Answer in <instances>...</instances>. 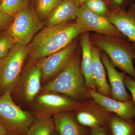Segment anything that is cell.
I'll use <instances>...</instances> for the list:
<instances>
[{"instance_id": "obj_35", "label": "cell", "mask_w": 135, "mask_h": 135, "mask_svg": "<svg viewBox=\"0 0 135 135\" xmlns=\"http://www.w3.org/2000/svg\"><path fill=\"white\" fill-rule=\"evenodd\" d=\"M89 135V134H88V135Z\"/></svg>"}, {"instance_id": "obj_22", "label": "cell", "mask_w": 135, "mask_h": 135, "mask_svg": "<svg viewBox=\"0 0 135 135\" xmlns=\"http://www.w3.org/2000/svg\"><path fill=\"white\" fill-rule=\"evenodd\" d=\"M31 0H2L0 9L8 15L14 16L29 6Z\"/></svg>"}, {"instance_id": "obj_3", "label": "cell", "mask_w": 135, "mask_h": 135, "mask_svg": "<svg viewBox=\"0 0 135 135\" xmlns=\"http://www.w3.org/2000/svg\"><path fill=\"white\" fill-rule=\"evenodd\" d=\"M93 46L103 51L115 67L130 75L135 80V46L127 39L97 33H90Z\"/></svg>"}, {"instance_id": "obj_6", "label": "cell", "mask_w": 135, "mask_h": 135, "mask_svg": "<svg viewBox=\"0 0 135 135\" xmlns=\"http://www.w3.org/2000/svg\"><path fill=\"white\" fill-rule=\"evenodd\" d=\"M32 103V113L37 117H53L75 110L81 103L64 94L55 92L39 94Z\"/></svg>"}, {"instance_id": "obj_26", "label": "cell", "mask_w": 135, "mask_h": 135, "mask_svg": "<svg viewBox=\"0 0 135 135\" xmlns=\"http://www.w3.org/2000/svg\"><path fill=\"white\" fill-rule=\"evenodd\" d=\"M14 18V16L8 15L0 9V32L9 29Z\"/></svg>"}, {"instance_id": "obj_28", "label": "cell", "mask_w": 135, "mask_h": 135, "mask_svg": "<svg viewBox=\"0 0 135 135\" xmlns=\"http://www.w3.org/2000/svg\"><path fill=\"white\" fill-rule=\"evenodd\" d=\"M89 135H111L107 126H99L90 129Z\"/></svg>"}, {"instance_id": "obj_31", "label": "cell", "mask_w": 135, "mask_h": 135, "mask_svg": "<svg viewBox=\"0 0 135 135\" xmlns=\"http://www.w3.org/2000/svg\"><path fill=\"white\" fill-rule=\"evenodd\" d=\"M52 135H59V133L55 130L54 131V132H53Z\"/></svg>"}, {"instance_id": "obj_29", "label": "cell", "mask_w": 135, "mask_h": 135, "mask_svg": "<svg viewBox=\"0 0 135 135\" xmlns=\"http://www.w3.org/2000/svg\"><path fill=\"white\" fill-rule=\"evenodd\" d=\"M0 135H7L5 128L0 123Z\"/></svg>"}, {"instance_id": "obj_1", "label": "cell", "mask_w": 135, "mask_h": 135, "mask_svg": "<svg viewBox=\"0 0 135 135\" xmlns=\"http://www.w3.org/2000/svg\"><path fill=\"white\" fill-rule=\"evenodd\" d=\"M85 32L76 21L45 27L29 44L28 63L35 62L61 50Z\"/></svg>"}, {"instance_id": "obj_19", "label": "cell", "mask_w": 135, "mask_h": 135, "mask_svg": "<svg viewBox=\"0 0 135 135\" xmlns=\"http://www.w3.org/2000/svg\"><path fill=\"white\" fill-rule=\"evenodd\" d=\"M107 126L111 135H135V119H125L113 114Z\"/></svg>"}, {"instance_id": "obj_27", "label": "cell", "mask_w": 135, "mask_h": 135, "mask_svg": "<svg viewBox=\"0 0 135 135\" xmlns=\"http://www.w3.org/2000/svg\"><path fill=\"white\" fill-rule=\"evenodd\" d=\"M124 84L126 88L131 93L135 107V80L130 75H126L124 79Z\"/></svg>"}, {"instance_id": "obj_13", "label": "cell", "mask_w": 135, "mask_h": 135, "mask_svg": "<svg viewBox=\"0 0 135 135\" xmlns=\"http://www.w3.org/2000/svg\"><path fill=\"white\" fill-rule=\"evenodd\" d=\"M107 18L129 41L135 43V3L126 10L109 11Z\"/></svg>"}, {"instance_id": "obj_8", "label": "cell", "mask_w": 135, "mask_h": 135, "mask_svg": "<svg viewBox=\"0 0 135 135\" xmlns=\"http://www.w3.org/2000/svg\"><path fill=\"white\" fill-rule=\"evenodd\" d=\"M80 41V36L61 50L34 63L41 70L42 82L50 81L65 68L75 55Z\"/></svg>"}, {"instance_id": "obj_21", "label": "cell", "mask_w": 135, "mask_h": 135, "mask_svg": "<svg viewBox=\"0 0 135 135\" xmlns=\"http://www.w3.org/2000/svg\"><path fill=\"white\" fill-rule=\"evenodd\" d=\"M62 0H35V11L41 21L46 20Z\"/></svg>"}, {"instance_id": "obj_17", "label": "cell", "mask_w": 135, "mask_h": 135, "mask_svg": "<svg viewBox=\"0 0 135 135\" xmlns=\"http://www.w3.org/2000/svg\"><path fill=\"white\" fill-rule=\"evenodd\" d=\"M80 44L81 49V65L86 85L89 91H96L92 75V44L89 32H84L80 36Z\"/></svg>"}, {"instance_id": "obj_11", "label": "cell", "mask_w": 135, "mask_h": 135, "mask_svg": "<svg viewBox=\"0 0 135 135\" xmlns=\"http://www.w3.org/2000/svg\"><path fill=\"white\" fill-rule=\"evenodd\" d=\"M42 74L35 63L24 66L14 92L27 103H32L41 90Z\"/></svg>"}, {"instance_id": "obj_18", "label": "cell", "mask_w": 135, "mask_h": 135, "mask_svg": "<svg viewBox=\"0 0 135 135\" xmlns=\"http://www.w3.org/2000/svg\"><path fill=\"white\" fill-rule=\"evenodd\" d=\"M100 51L92 45V75L96 91L101 95L110 97V87L107 79L104 66L101 61Z\"/></svg>"}, {"instance_id": "obj_4", "label": "cell", "mask_w": 135, "mask_h": 135, "mask_svg": "<svg viewBox=\"0 0 135 135\" xmlns=\"http://www.w3.org/2000/svg\"><path fill=\"white\" fill-rule=\"evenodd\" d=\"M11 93L5 92L0 97V123L7 135H26L36 117L32 112L23 110L16 104Z\"/></svg>"}, {"instance_id": "obj_15", "label": "cell", "mask_w": 135, "mask_h": 135, "mask_svg": "<svg viewBox=\"0 0 135 135\" xmlns=\"http://www.w3.org/2000/svg\"><path fill=\"white\" fill-rule=\"evenodd\" d=\"M79 6L75 0H62L45 20L44 24L46 27L75 20Z\"/></svg>"}, {"instance_id": "obj_7", "label": "cell", "mask_w": 135, "mask_h": 135, "mask_svg": "<svg viewBox=\"0 0 135 135\" xmlns=\"http://www.w3.org/2000/svg\"><path fill=\"white\" fill-rule=\"evenodd\" d=\"M14 16L9 30L16 43L27 46L42 29L44 23L39 19L34 9L30 5Z\"/></svg>"}, {"instance_id": "obj_14", "label": "cell", "mask_w": 135, "mask_h": 135, "mask_svg": "<svg viewBox=\"0 0 135 135\" xmlns=\"http://www.w3.org/2000/svg\"><path fill=\"white\" fill-rule=\"evenodd\" d=\"M89 92L93 100L107 110L122 119H135V107L133 100L119 101L101 95L95 90Z\"/></svg>"}, {"instance_id": "obj_33", "label": "cell", "mask_w": 135, "mask_h": 135, "mask_svg": "<svg viewBox=\"0 0 135 135\" xmlns=\"http://www.w3.org/2000/svg\"><path fill=\"white\" fill-rule=\"evenodd\" d=\"M134 44L135 46V43H134ZM134 63L135 64V58L134 59Z\"/></svg>"}, {"instance_id": "obj_25", "label": "cell", "mask_w": 135, "mask_h": 135, "mask_svg": "<svg viewBox=\"0 0 135 135\" xmlns=\"http://www.w3.org/2000/svg\"><path fill=\"white\" fill-rule=\"evenodd\" d=\"M105 2L110 11L126 10L134 3V0H106Z\"/></svg>"}, {"instance_id": "obj_24", "label": "cell", "mask_w": 135, "mask_h": 135, "mask_svg": "<svg viewBox=\"0 0 135 135\" xmlns=\"http://www.w3.org/2000/svg\"><path fill=\"white\" fill-rule=\"evenodd\" d=\"M82 5L90 11L101 16L107 17L109 14L108 6L104 0H89Z\"/></svg>"}, {"instance_id": "obj_5", "label": "cell", "mask_w": 135, "mask_h": 135, "mask_svg": "<svg viewBox=\"0 0 135 135\" xmlns=\"http://www.w3.org/2000/svg\"><path fill=\"white\" fill-rule=\"evenodd\" d=\"M29 53V45L15 44L7 55L0 61V91L14 92Z\"/></svg>"}, {"instance_id": "obj_16", "label": "cell", "mask_w": 135, "mask_h": 135, "mask_svg": "<svg viewBox=\"0 0 135 135\" xmlns=\"http://www.w3.org/2000/svg\"><path fill=\"white\" fill-rule=\"evenodd\" d=\"M55 129L59 135H87L89 128L78 123L72 112H66L53 116Z\"/></svg>"}, {"instance_id": "obj_20", "label": "cell", "mask_w": 135, "mask_h": 135, "mask_svg": "<svg viewBox=\"0 0 135 135\" xmlns=\"http://www.w3.org/2000/svg\"><path fill=\"white\" fill-rule=\"evenodd\" d=\"M55 129L52 117H37L26 135H52Z\"/></svg>"}, {"instance_id": "obj_30", "label": "cell", "mask_w": 135, "mask_h": 135, "mask_svg": "<svg viewBox=\"0 0 135 135\" xmlns=\"http://www.w3.org/2000/svg\"><path fill=\"white\" fill-rule=\"evenodd\" d=\"M75 1H76L77 4L80 6L89 0H75Z\"/></svg>"}, {"instance_id": "obj_32", "label": "cell", "mask_w": 135, "mask_h": 135, "mask_svg": "<svg viewBox=\"0 0 135 135\" xmlns=\"http://www.w3.org/2000/svg\"><path fill=\"white\" fill-rule=\"evenodd\" d=\"M2 0H0V5H1V3L2 2Z\"/></svg>"}, {"instance_id": "obj_9", "label": "cell", "mask_w": 135, "mask_h": 135, "mask_svg": "<svg viewBox=\"0 0 135 135\" xmlns=\"http://www.w3.org/2000/svg\"><path fill=\"white\" fill-rule=\"evenodd\" d=\"M75 21L82 26L86 32L90 31L101 34L127 39L110 22L107 17L95 14L83 5L79 6Z\"/></svg>"}, {"instance_id": "obj_23", "label": "cell", "mask_w": 135, "mask_h": 135, "mask_svg": "<svg viewBox=\"0 0 135 135\" xmlns=\"http://www.w3.org/2000/svg\"><path fill=\"white\" fill-rule=\"evenodd\" d=\"M16 43L9 29L0 32V61L7 55Z\"/></svg>"}, {"instance_id": "obj_12", "label": "cell", "mask_w": 135, "mask_h": 135, "mask_svg": "<svg viewBox=\"0 0 135 135\" xmlns=\"http://www.w3.org/2000/svg\"><path fill=\"white\" fill-rule=\"evenodd\" d=\"M100 56L107 72L110 87L111 98L123 102L133 100L132 97L127 91L124 84L126 73L118 71L111 62L108 56L104 51L101 52Z\"/></svg>"}, {"instance_id": "obj_10", "label": "cell", "mask_w": 135, "mask_h": 135, "mask_svg": "<svg viewBox=\"0 0 135 135\" xmlns=\"http://www.w3.org/2000/svg\"><path fill=\"white\" fill-rule=\"evenodd\" d=\"M72 112L78 123L90 129L107 126L114 114L104 109L93 99L81 103Z\"/></svg>"}, {"instance_id": "obj_2", "label": "cell", "mask_w": 135, "mask_h": 135, "mask_svg": "<svg viewBox=\"0 0 135 135\" xmlns=\"http://www.w3.org/2000/svg\"><path fill=\"white\" fill-rule=\"evenodd\" d=\"M81 49L80 45L79 48H78L74 56L67 66L55 78L42 87L40 93L57 92L80 103L93 99L81 70Z\"/></svg>"}, {"instance_id": "obj_34", "label": "cell", "mask_w": 135, "mask_h": 135, "mask_svg": "<svg viewBox=\"0 0 135 135\" xmlns=\"http://www.w3.org/2000/svg\"><path fill=\"white\" fill-rule=\"evenodd\" d=\"M33 1H35V0H33Z\"/></svg>"}]
</instances>
